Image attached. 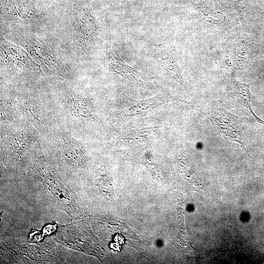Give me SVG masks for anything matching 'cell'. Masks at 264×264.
Masks as SVG:
<instances>
[{"instance_id":"cell-1","label":"cell","mask_w":264,"mask_h":264,"mask_svg":"<svg viewBox=\"0 0 264 264\" xmlns=\"http://www.w3.org/2000/svg\"><path fill=\"white\" fill-rule=\"evenodd\" d=\"M199 111L210 120L219 135L238 143L245 154L251 158L247 146L248 137L238 117L228 112L214 101L204 103Z\"/></svg>"},{"instance_id":"cell-3","label":"cell","mask_w":264,"mask_h":264,"mask_svg":"<svg viewBox=\"0 0 264 264\" xmlns=\"http://www.w3.org/2000/svg\"><path fill=\"white\" fill-rule=\"evenodd\" d=\"M250 84L242 83L234 80L229 85L222 97L217 101L227 108L239 110L248 116L254 117L259 123L264 125V121L258 117L251 107Z\"/></svg>"},{"instance_id":"cell-5","label":"cell","mask_w":264,"mask_h":264,"mask_svg":"<svg viewBox=\"0 0 264 264\" xmlns=\"http://www.w3.org/2000/svg\"><path fill=\"white\" fill-rule=\"evenodd\" d=\"M176 100L157 95L145 100H135L127 96L122 91L119 94V113L121 116H138L146 114L157 107Z\"/></svg>"},{"instance_id":"cell-2","label":"cell","mask_w":264,"mask_h":264,"mask_svg":"<svg viewBox=\"0 0 264 264\" xmlns=\"http://www.w3.org/2000/svg\"><path fill=\"white\" fill-rule=\"evenodd\" d=\"M105 60L110 71L120 75L129 82L147 89L157 88V85L152 79L129 66L121 59L110 42L106 45Z\"/></svg>"},{"instance_id":"cell-6","label":"cell","mask_w":264,"mask_h":264,"mask_svg":"<svg viewBox=\"0 0 264 264\" xmlns=\"http://www.w3.org/2000/svg\"><path fill=\"white\" fill-rule=\"evenodd\" d=\"M144 164L148 168L150 172L154 176H160L161 169L156 164L151 163L148 162H144Z\"/></svg>"},{"instance_id":"cell-4","label":"cell","mask_w":264,"mask_h":264,"mask_svg":"<svg viewBox=\"0 0 264 264\" xmlns=\"http://www.w3.org/2000/svg\"><path fill=\"white\" fill-rule=\"evenodd\" d=\"M155 46L157 52L156 62L164 75L187 88V81L177 63V52L176 47L170 42L155 44Z\"/></svg>"}]
</instances>
